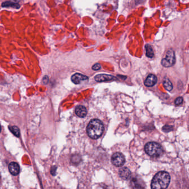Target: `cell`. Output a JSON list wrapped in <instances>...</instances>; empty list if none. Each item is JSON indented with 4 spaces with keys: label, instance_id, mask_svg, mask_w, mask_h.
<instances>
[{
    "label": "cell",
    "instance_id": "cell-19",
    "mask_svg": "<svg viewBox=\"0 0 189 189\" xmlns=\"http://www.w3.org/2000/svg\"><path fill=\"white\" fill-rule=\"evenodd\" d=\"M92 69H93V70H99L100 69H101V65H100L99 64H98V63L95 64V65L93 66Z\"/></svg>",
    "mask_w": 189,
    "mask_h": 189
},
{
    "label": "cell",
    "instance_id": "cell-2",
    "mask_svg": "<svg viewBox=\"0 0 189 189\" xmlns=\"http://www.w3.org/2000/svg\"><path fill=\"white\" fill-rule=\"evenodd\" d=\"M104 127L103 123L98 119H92L87 128V132L90 138L98 139L103 134Z\"/></svg>",
    "mask_w": 189,
    "mask_h": 189
},
{
    "label": "cell",
    "instance_id": "cell-17",
    "mask_svg": "<svg viewBox=\"0 0 189 189\" xmlns=\"http://www.w3.org/2000/svg\"><path fill=\"white\" fill-rule=\"evenodd\" d=\"M172 130H173V127L171 126H169V125H166L163 128V130L165 132H169L170 131Z\"/></svg>",
    "mask_w": 189,
    "mask_h": 189
},
{
    "label": "cell",
    "instance_id": "cell-20",
    "mask_svg": "<svg viewBox=\"0 0 189 189\" xmlns=\"http://www.w3.org/2000/svg\"><path fill=\"white\" fill-rule=\"evenodd\" d=\"M57 167L56 166H53L50 169V173L51 174L54 176L56 175V173Z\"/></svg>",
    "mask_w": 189,
    "mask_h": 189
},
{
    "label": "cell",
    "instance_id": "cell-13",
    "mask_svg": "<svg viewBox=\"0 0 189 189\" xmlns=\"http://www.w3.org/2000/svg\"><path fill=\"white\" fill-rule=\"evenodd\" d=\"M2 6L3 7H12V8L16 9H19L20 7L19 4L15 3L13 2H11V1H7V2H3L2 4Z\"/></svg>",
    "mask_w": 189,
    "mask_h": 189
},
{
    "label": "cell",
    "instance_id": "cell-14",
    "mask_svg": "<svg viewBox=\"0 0 189 189\" xmlns=\"http://www.w3.org/2000/svg\"><path fill=\"white\" fill-rule=\"evenodd\" d=\"M145 50H146V55L149 58H153L154 56V52L153 48L150 45H145Z\"/></svg>",
    "mask_w": 189,
    "mask_h": 189
},
{
    "label": "cell",
    "instance_id": "cell-21",
    "mask_svg": "<svg viewBox=\"0 0 189 189\" xmlns=\"http://www.w3.org/2000/svg\"><path fill=\"white\" fill-rule=\"evenodd\" d=\"M145 0H135V3L136 5H139V4H142L144 2Z\"/></svg>",
    "mask_w": 189,
    "mask_h": 189
},
{
    "label": "cell",
    "instance_id": "cell-22",
    "mask_svg": "<svg viewBox=\"0 0 189 189\" xmlns=\"http://www.w3.org/2000/svg\"><path fill=\"white\" fill-rule=\"evenodd\" d=\"M1 126H0V132H1Z\"/></svg>",
    "mask_w": 189,
    "mask_h": 189
},
{
    "label": "cell",
    "instance_id": "cell-12",
    "mask_svg": "<svg viewBox=\"0 0 189 189\" xmlns=\"http://www.w3.org/2000/svg\"><path fill=\"white\" fill-rule=\"evenodd\" d=\"M75 112L77 116L80 118H84L87 113L86 107L83 106H79L76 107L75 109Z\"/></svg>",
    "mask_w": 189,
    "mask_h": 189
},
{
    "label": "cell",
    "instance_id": "cell-15",
    "mask_svg": "<svg viewBox=\"0 0 189 189\" xmlns=\"http://www.w3.org/2000/svg\"><path fill=\"white\" fill-rule=\"evenodd\" d=\"M163 85H164V86L165 89L166 90L169 91H170L172 90V89H173V86H172V83H171L170 81L169 80V79H165V80L164 81Z\"/></svg>",
    "mask_w": 189,
    "mask_h": 189
},
{
    "label": "cell",
    "instance_id": "cell-4",
    "mask_svg": "<svg viewBox=\"0 0 189 189\" xmlns=\"http://www.w3.org/2000/svg\"><path fill=\"white\" fill-rule=\"evenodd\" d=\"M175 62V56L174 52L172 50H169L167 52L166 57L161 60V64L164 67H170L174 65Z\"/></svg>",
    "mask_w": 189,
    "mask_h": 189
},
{
    "label": "cell",
    "instance_id": "cell-6",
    "mask_svg": "<svg viewBox=\"0 0 189 189\" xmlns=\"http://www.w3.org/2000/svg\"><path fill=\"white\" fill-rule=\"evenodd\" d=\"M130 183L133 189H144L145 187V184L139 177H134Z\"/></svg>",
    "mask_w": 189,
    "mask_h": 189
},
{
    "label": "cell",
    "instance_id": "cell-3",
    "mask_svg": "<svg viewBox=\"0 0 189 189\" xmlns=\"http://www.w3.org/2000/svg\"><path fill=\"white\" fill-rule=\"evenodd\" d=\"M144 149L146 153L150 157H159L163 153L161 145L157 142H149L145 145Z\"/></svg>",
    "mask_w": 189,
    "mask_h": 189
},
{
    "label": "cell",
    "instance_id": "cell-8",
    "mask_svg": "<svg viewBox=\"0 0 189 189\" xmlns=\"http://www.w3.org/2000/svg\"><path fill=\"white\" fill-rule=\"evenodd\" d=\"M88 79V77L84 75L83 74H80V73H76L72 75L71 77V80L73 83L75 84H79L82 81L87 80Z\"/></svg>",
    "mask_w": 189,
    "mask_h": 189
},
{
    "label": "cell",
    "instance_id": "cell-16",
    "mask_svg": "<svg viewBox=\"0 0 189 189\" xmlns=\"http://www.w3.org/2000/svg\"><path fill=\"white\" fill-rule=\"evenodd\" d=\"M9 130L11 132V133H13L16 137H19L20 136V131L19 128L16 126H9Z\"/></svg>",
    "mask_w": 189,
    "mask_h": 189
},
{
    "label": "cell",
    "instance_id": "cell-9",
    "mask_svg": "<svg viewBox=\"0 0 189 189\" xmlns=\"http://www.w3.org/2000/svg\"><path fill=\"white\" fill-rule=\"evenodd\" d=\"M9 170L10 173L14 176L18 175L20 171V166L16 162H11L9 166Z\"/></svg>",
    "mask_w": 189,
    "mask_h": 189
},
{
    "label": "cell",
    "instance_id": "cell-7",
    "mask_svg": "<svg viewBox=\"0 0 189 189\" xmlns=\"http://www.w3.org/2000/svg\"><path fill=\"white\" fill-rule=\"evenodd\" d=\"M131 171L127 167H123L119 169V175L123 180H128L131 177Z\"/></svg>",
    "mask_w": 189,
    "mask_h": 189
},
{
    "label": "cell",
    "instance_id": "cell-18",
    "mask_svg": "<svg viewBox=\"0 0 189 189\" xmlns=\"http://www.w3.org/2000/svg\"><path fill=\"white\" fill-rule=\"evenodd\" d=\"M183 102V98L181 97H179L175 101V104L176 105H180V104H182Z\"/></svg>",
    "mask_w": 189,
    "mask_h": 189
},
{
    "label": "cell",
    "instance_id": "cell-1",
    "mask_svg": "<svg viewBox=\"0 0 189 189\" xmlns=\"http://www.w3.org/2000/svg\"><path fill=\"white\" fill-rule=\"evenodd\" d=\"M170 176L168 172L159 171L153 177L151 184V189H166L170 183Z\"/></svg>",
    "mask_w": 189,
    "mask_h": 189
},
{
    "label": "cell",
    "instance_id": "cell-11",
    "mask_svg": "<svg viewBox=\"0 0 189 189\" xmlns=\"http://www.w3.org/2000/svg\"><path fill=\"white\" fill-rule=\"evenodd\" d=\"M114 77L112 75H107V74H99L96 75L94 77V79L98 82H103L106 81H110L113 80Z\"/></svg>",
    "mask_w": 189,
    "mask_h": 189
},
{
    "label": "cell",
    "instance_id": "cell-5",
    "mask_svg": "<svg viewBox=\"0 0 189 189\" xmlns=\"http://www.w3.org/2000/svg\"><path fill=\"white\" fill-rule=\"evenodd\" d=\"M112 162L114 166L120 167L123 166L125 162V159L124 155L121 153H115L112 157Z\"/></svg>",
    "mask_w": 189,
    "mask_h": 189
},
{
    "label": "cell",
    "instance_id": "cell-10",
    "mask_svg": "<svg viewBox=\"0 0 189 189\" xmlns=\"http://www.w3.org/2000/svg\"><path fill=\"white\" fill-rule=\"evenodd\" d=\"M157 77L154 74H150L148 75L146 79L145 80L144 84L147 87H152L155 85L157 82Z\"/></svg>",
    "mask_w": 189,
    "mask_h": 189
}]
</instances>
